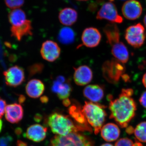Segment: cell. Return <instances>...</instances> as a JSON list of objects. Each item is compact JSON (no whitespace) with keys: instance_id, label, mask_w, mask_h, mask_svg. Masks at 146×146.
<instances>
[{"instance_id":"cell-24","label":"cell","mask_w":146,"mask_h":146,"mask_svg":"<svg viewBox=\"0 0 146 146\" xmlns=\"http://www.w3.org/2000/svg\"><path fill=\"white\" fill-rule=\"evenodd\" d=\"M8 19L11 27L20 26L27 20L25 11L19 8L11 11L8 15Z\"/></svg>"},{"instance_id":"cell-13","label":"cell","mask_w":146,"mask_h":146,"mask_svg":"<svg viewBox=\"0 0 146 146\" xmlns=\"http://www.w3.org/2000/svg\"><path fill=\"white\" fill-rule=\"evenodd\" d=\"M101 38V34L98 29L87 28L84 30L82 35V45L88 48H94L99 44Z\"/></svg>"},{"instance_id":"cell-16","label":"cell","mask_w":146,"mask_h":146,"mask_svg":"<svg viewBox=\"0 0 146 146\" xmlns=\"http://www.w3.org/2000/svg\"><path fill=\"white\" fill-rule=\"evenodd\" d=\"M84 96L94 103L101 101L104 96V90L103 86L98 84L87 85L84 89Z\"/></svg>"},{"instance_id":"cell-7","label":"cell","mask_w":146,"mask_h":146,"mask_svg":"<svg viewBox=\"0 0 146 146\" xmlns=\"http://www.w3.org/2000/svg\"><path fill=\"white\" fill-rule=\"evenodd\" d=\"M51 90L59 99L63 100L69 98L72 88L68 80L63 76H59L53 82Z\"/></svg>"},{"instance_id":"cell-25","label":"cell","mask_w":146,"mask_h":146,"mask_svg":"<svg viewBox=\"0 0 146 146\" xmlns=\"http://www.w3.org/2000/svg\"><path fill=\"white\" fill-rule=\"evenodd\" d=\"M75 33L72 29L64 27L60 30L58 35V40L61 44H70L74 41Z\"/></svg>"},{"instance_id":"cell-5","label":"cell","mask_w":146,"mask_h":146,"mask_svg":"<svg viewBox=\"0 0 146 146\" xmlns=\"http://www.w3.org/2000/svg\"><path fill=\"white\" fill-rule=\"evenodd\" d=\"M125 68L123 63L116 59L107 60L102 67L103 75L109 83L117 84L125 72Z\"/></svg>"},{"instance_id":"cell-1","label":"cell","mask_w":146,"mask_h":146,"mask_svg":"<svg viewBox=\"0 0 146 146\" xmlns=\"http://www.w3.org/2000/svg\"><path fill=\"white\" fill-rule=\"evenodd\" d=\"M133 94V89H123L119 97L115 99H113L111 95L108 96L110 112V118L114 119L121 127H127L136 115L137 106L132 98Z\"/></svg>"},{"instance_id":"cell-17","label":"cell","mask_w":146,"mask_h":146,"mask_svg":"<svg viewBox=\"0 0 146 146\" xmlns=\"http://www.w3.org/2000/svg\"><path fill=\"white\" fill-rule=\"evenodd\" d=\"M48 129L39 124L33 125L27 129L26 136L28 139L39 143L44 141L46 136Z\"/></svg>"},{"instance_id":"cell-41","label":"cell","mask_w":146,"mask_h":146,"mask_svg":"<svg viewBox=\"0 0 146 146\" xmlns=\"http://www.w3.org/2000/svg\"><path fill=\"white\" fill-rule=\"evenodd\" d=\"M100 146H114L113 145H112L111 144L109 143H105L104 144H102V145Z\"/></svg>"},{"instance_id":"cell-23","label":"cell","mask_w":146,"mask_h":146,"mask_svg":"<svg viewBox=\"0 0 146 146\" xmlns=\"http://www.w3.org/2000/svg\"><path fill=\"white\" fill-rule=\"evenodd\" d=\"M107 42L110 46H112L120 42L119 30L117 25L109 24L106 25L104 29Z\"/></svg>"},{"instance_id":"cell-30","label":"cell","mask_w":146,"mask_h":146,"mask_svg":"<svg viewBox=\"0 0 146 146\" xmlns=\"http://www.w3.org/2000/svg\"><path fill=\"white\" fill-rule=\"evenodd\" d=\"M133 143L130 139L128 138H122L118 140L115 146H133Z\"/></svg>"},{"instance_id":"cell-22","label":"cell","mask_w":146,"mask_h":146,"mask_svg":"<svg viewBox=\"0 0 146 146\" xmlns=\"http://www.w3.org/2000/svg\"><path fill=\"white\" fill-rule=\"evenodd\" d=\"M111 47L112 54L116 59L123 64L126 63L129 59V54L124 44L120 42Z\"/></svg>"},{"instance_id":"cell-34","label":"cell","mask_w":146,"mask_h":146,"mask_svg":"<svg viewBox=\"0 0 146 146\" xmlns=\"http://www.w3.org/2000/svg\"><path fill=\"white\" fill-rule=\"evenodd\" d=\"M63 104L64 105V106L68 107L72 104V102L69 98L67 99L63 100Z\"/></svg>"},{"instance_id":"cell-14","label":"cell","mask_w":146,"mask_h":146,"mask_svg":"<svg viewBox=\"0 0 146 146\" xmlns=\"http://www.w3.org/2000/svg\"><path fill=\"white\" fill-rule=\"evenodd\" d=\"M74 81L78 86H84L90 83L93 78V73L91 68L86 65L74 68Z\"/></svg>"},{"instance_id":"cell-27","label":"cell","mask_w":146,"mask_h":146,"mask_svg":"<svg viewBox=\"0 0 146 146\" xmlns=\"http://www.w3.org/2000/svg\"><path fill=\"white\" fill-rule=\"evenodd\" d=\"M6 5L9 8L16 9L23 5L25 0H5Z\"/></svg>"},{"instance_id":"cell-2","label":"cell","mask_w":146,"mask_h":146,"mask_svg":"<svg viewBox=\"0 0 146 146\" xmlns=\"http://www.w3.org/2000/svg\"><path fill=\"white\" fill-rule=\"evenodd\" d=\"M105 106L97 103L85 102L82 107V112L88 123L94 128L96 135L99 133L107 116Z\"/></svg>"},{"instance_id":"cell-8","label":"cell","mask_w":146,"mask_h":146,"mask_svg":"<svg viewBox=\"0 0 146 146\" xmlns=\"http://www.w3.org/2000/svg\"><path fill=\"white\" fill-rule=\"evenodd\" d=\"M98 20H106L112 23H122V17L118 13L116 6L111 2L106 3L97 13Z\"/></svg>"},{"instance_id":"cell-10","label":"cell","mask_w":146,"mask_h":146,"mask_svg":"<svg viewBox=\"0 0 146 146\" xmlns=\"http://www.w3.org/2000/svg\"><path fill=\"white\" fill-rule=\"evenodd\" d=\"M68 112L75 122L76 125L79 131H92V129L88 124V122L82 112V107L79 104L76 103L73 104L69 107Z\"/></svg>"},{"instance_id":"cell-35","label":"cell","mask_w":146,"mask_h":146,"mask_svg":"<svg viewBox=\"0 0 146 146\" xmlns=\"http://www.w3.org/2000/svg\"><path fill=\"white\" fill-rule=\"evenodd\" d=\"M16 145L17 146H27V144L26 142L21 140H18L16 143Z\"/></svg>"},{"instance_id":"cell-20","label":"cell","mask_w":146,"mask_h":146,"mask_svg":"<svg viewBox=\"0 0 146 146\" xmlns=\"http://www.w3.org/2000/svg\"><path fill=\"white\" fill-rule=\"evenodd\" d=\"M32 30L31 21L27 20L20 26L11 27L10 31L11 36L20 41L24 36L32 35Z\"/></svg>"},{"instance_id":"cell-15","label":"cell","mask_w":146,"mask_h":146,"mask_svg":"<svg viewBox=\"0 0 146 146\" xmlns=\"http://www.w3.org/2000/svg\"><path fill=\"white\" fill-rule=\"evenodd\" d=\"M23 108L21 104L17 103L7 105L6 107V119L11 123H18L23 119Z\"/></svg>"},{"instance_id":"cell-32","label":"cell","mask_w":146,"mask_h":146,"mask_svg":"<svg viewBox=\"0 0 146 146\" xmlns=\"http://www.w3.org/2000/svg\"><path fill=\"white\" fill-rule=\"evenodd\" d=\"M139 102L143 107L146 108V91H144L141 94L139 99Z\"/></svg>"},{"instance_id":"cell-11","label":"cell","mask_w":146,"mask_h":146,"mask_svg":"<svg viewBox=\"0 0 146 146\" xmlns=\"http://www.w3.org/2000/svg\"><path fill=\"white\" fill-rule=\"evenodd\" d=\"M40 53L43 59L52 62L60 56V48L57 43L51 40H47L42 44Z\"/></svg>"},{"instance_id":"cell-40","label":"cell","mask_w":146,"mask_h":146,"mask_svg":"<svg viewBox=\"0 0 146 146\" xmlns=\"http://www.w3.org/2000/svg\"><path fill=\"white\" fill-rule=\"evenodd\" d=\"M3 127V123L1 119H0V132L2 130Z\"/></svg>"},{"instance_id":"cell-33","label":"cell","mask_w":146,"mask_h":146,"mask_svg":"<svg viewBox=\"0 0 146 146\" xmlns=\"http://www.w3.org/2000/svg\"><path fill=\"white\" fill-rule=\"evenodd\" d=\"M127 127V128L126 129V131L128 134H131L134 132V129L133 127L130 126Z\"/></svg>"},{"instance_id":"cell-19","label":"cell","mask_w":146,"mask_h":146,"mask_svg":"<svg viewBox=\"0 0 146 146\" xmlns=\"http://www.w3.org/2000/svg\"><path fill=\"white\" fill-rule=\"evenodd\" d=\"M102 137L107 142H113L119 137L120 130L117 125L108 123L105 125L101 129Z\"/></svg>"},{"instance_id":"cell-29","label":"cell","mask_w":146,"mask_h":146,"mask_svg":"<svg viewBox=\"0 0 146 146\" xmlns=\"http://www.w3.org/2000/svg\"><path fill=\"white\" fill-rule=\"evenodd\" d=\"M13 138L8 134H5L0 137V146H11Z\"/></svg>"},{"instance_id":"cell-3","label":"cell","mask_w":146,"mask_h":146,"mask_svg":"<svg viewBox=\"0 0 146 146\" xmlns=\"http://www.w3.org/2000/svg\"><path fill=\"white\" fill-rule=\"evenodd\" d=\"M47 123L53 133L60 136H65L79 130L75 123L69 116L54 112L48 116Z\"/></svg>"},{"instance_id":"cell-43","label":"cell","mask_w":146,"mask_h":146,"mask_svg":"<svg viewBox=\"0 0 146 146\" xmlns=\"http://www.w3.org/2000/svg\"><path fill=\"white\" fill-rule=\"evenodd\" d=\"M77 1H87V0H77Z\"/></svg>"},{"instance_id":"cell-18","label":"cell","mask_w":146,"mask_h":146,"mask_svg":"<svg viewBox=\"0 0 146 146\" xmlns=\"http://www.w3.org/2000/svg\"><path fill=\"white\" fill-rule=\"evenodd\" d=\"M45 86L41 80L33 79L30 80L26 86L27 95L32 98H37L41 96L45 91Z\"/></svg>"},{"instance_id":"cell-37","label":"cell","mask_w":146,"mask_h":146,"mask_svg":"<svg viewBox=\"0 0 146 146\" xmlns=\"http://www.w3.org/2000/svg\"><path fill=\"white\" fill-rule=\"evenodd\" d=\"M41 101L42 103H46L48 101V97L46 96H43L41 98Z\"/></svg>"},{"instance_id":"cell-4","label":"cell","mask_w":146,"mask_h":146,"mask_svg":"<svg viewBox=\"0 0 146 146\" xmlns=\"http://www.w3.org/2000/svg\"><path fill=\"white\" fill-rule=\"evenodd\" d=\"M50 146H94L89 137L77 132L65 135H56L51 140Z\"/></svg>"},{"instance_id":"cell-6","label":"cell","mask_w":146,"mask_h":146,"mask_svg":"<svg viewBox=\"0 0 146 146\" xmlns=\"http://www.w3.org/2000/svg\"><path fill=\"white\" fill-rule=\"evenodd\" d=\"M125 37L127 43L134 48L142 46L146 37L145 29L140 23L131 26L126 30Z\"/></svg>"},{"instance_id":"cell-39","label":"cell","mask_w":146,"mask_h":146,"mask_svg":"<svg viewBox=\"0 0 146 146\" xmlns=\"http://www.w3.org/2000/svg\"><path fill=\"white\" fill-rule=\"evenodd\" d=\"M22 133V129L20 128H17L15 130V133L17 135H20Z\"/></svg>"},{"instance_id":"cell-26","label":"cell","mask_w":146,"mask_h":146,"mask_svg":"<svg viewBox=\"0 0 146 146\" xmlns=\"http://www.w3.org/2000/svg\"><path fill=\"white\" fill-rule=\"evenodd\" d=\"M134 133L139 141L146 143V121L142 122L138 124L134 129Z\"/></svg>"},{"instance_id":"cell-38","label":"cell","mask_w":146,"mask_h":146,"mask_svg":"<svg viewBox=\"0 0 146 146\" xmlns=\"http://www.w3.org/2000/svg\"><path fill=\"white\" fill-rule=\"evenodd\" d=\"M142 82H143L144 86L146 88V73L143 76Z\"/></svg>"},{"instance_id":"cell-31","label":"cell","mask_w":146,"mask_h":146,"mask_svg":"<svg viewBox=\"0 0 146 146\" xmlns=\"http://www.w3.org/2000/svg\"><path fill=\"white\" fill-rule=\"evenodd\" d=\"M6 102L0 97V119H1L5 113Z\"/></svg>"},{"instance_id":"cell-36","label":"cell","mask_w":146,"mask_h":146,"mask_svg":"<svg viewBox=\"0 0 146 146\" xmlns=\"http://www.w3.org/2000/svg\"><path fill=\"white\" fill-rule=\"evenodd\" d=\"M42 117L39 114H37L35 115L34 117V119L36 122H39L42 120Z\"/></svg>"},{"instance_id":"cell-42","label":"cell","mask_w":146,"mask_h":146,"mask_svg":"<svg viewBox=\"0 0 146 146\" xmlns=\"http://www.w3.org/2000/svg\"><path fill=\"white\" fill-rule=\"evenodd\" d=\"M143 22L144 25H145V26L146 27V15L145 16V17H144Z\"/></svg>"},{"instance_id":"cell-44","label":"cell","mask_w":146,"mask_h":146,"mask_svg":"<svg viewBox=\"0 0 146 146\" xmlns=\"http://www.w3.org/2000/svg\"></svg>"},{"instance_id":"cell-28","label":"cell","mask_w":146,"mask_h":146,"mask_svg":"<svg viewBox=\"0 0 146 146\" xmlns=\"http://www.w3.org/2000/svg\"><path fill=\"white\" fill-rule=\"evenodd\" d=\"M44 66L42 63H36L32 65L29 68V75L33 76L37 74H40L44 69Z\"/></svg>"},{"instance_id":"cell-9","label":"cell","mask_w":146,"mask_h":146,"mask_svg":"<svg viewBox=\"0 0 146 146\" xmlns=\"http://www.w3.org/2000/svg\"><path fill=\"white\" fill-rule=\"evenodd\" d=\"M5 83L11 87L20 86L25 80L23 69L17 65L12 66L3 73Z\"/></svg>"},{"instance_id":"cell-21","label":"cell","mask_w":146,"mask_h":146,"mask_svg":"<svg viewBox=\"0 0 146 146\" xmlns=\"http://www.w3.org/2000/svg\"><path fill=\"white\" fill-rule=\"evenodd\" d=\"M58 18L60 23L64 25L72 26L77 20V12L72 8H65L59 12Z\"/></svg>"},{"instance_id":"cell-12","label":"cell","mask_w":146,"mask_h":146,"mask_svg":"<svg viewBox=\"0 0 146 146\" xmlns=\"http://www.w3.org/2000/svg\"><path fill=\"white\" fill-rule=\"evenodd\" d=\"M143 8L141 3L136 0H129L123 5L122 12L125 18L129 20H135L141 16Z\"/></svg>"}]
</instances>
